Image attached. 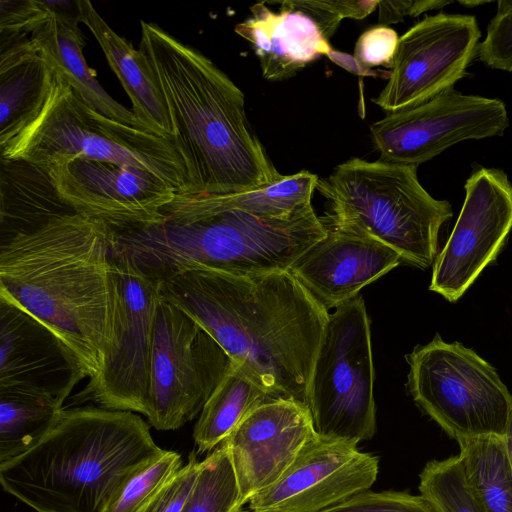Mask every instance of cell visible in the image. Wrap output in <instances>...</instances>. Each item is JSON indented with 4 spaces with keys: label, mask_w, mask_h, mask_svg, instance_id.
Listing matches in <instances>:
<instances>
[{
    "label": "cell",
    "mask_w": 512,
    "mask_h": 512,
    "mask_svg": "<svg viewBox=\"0 0 512 512\" xmlns=\"http://www.w3.org/2000/svg\"><path fill=\"white\" fill-rule=\"evenodd\" d=\"M159 293L206 330L270 399L308 408L329 312L288 270L251 276L190 270L160 282Z\"/></svg>",
    "instance_id": "obj_1"
},
{
    "label": "cell",
    "mask_w": 512,
    "mask_h": 512,
    "mask_svg": "<svg viewBox=\"0 0 512 512\" xmlns=\"http://www.w3.org/2000/svg\"><path fill=\"white\" fill-rule=\"evenodd\" d=\"M112 238L106 223L69 211L0 250V299L50 328L89 379L100 372L114 338Z\"/></svg>",
    "instance_id": "obj_2"
},
{
    "label": "cell",
    "mask_w": 512,
    "mask_h": 512,
    "mask_svg": "<svg viewBox=\"0 0 512 512\" xmlns=\"http://www.w3.org/2000/svg\"><path fill=\"white\" fill-rule=\"evenodd\" d=\"M138 50L164 100L196 195L239 194L282 177L248 121L243 92L208 57L144 21Z\"/></svg>",
    "instance_id": "obj_3"
},
{
    "label": "cell",
    "mask_w": 512,
    "mask_h": 512,
    "mask_svg": "<svg viewBox=\"0 0 512 512\" xmlns=\"http://www.w3.org/2000/svg\"><path fill=\"white\" fill-rule=\"evenodd\" d=\"M152 223L113 229L112 257L160 283L208 269L239 276L288 270L327 233L309 205L284 218L193 204L176 194Z\"/></svg>",
    "instance_id": "obj_4"
},
{
    "label": "cell",
    "mask_w": 512,
    "mask_h": 512,
    "mask_svg": "<svg viewBox=\"0 0 512 512\" xmlns=\"http://www.w3.org/2000/svg\"><path fill=\"white\" fill-rule=\"evenodd\" d=\"M163 452L134 412L63 409L34 446L0 464V483L37 512H104L123 483Z\"/></svg>",
    "instance_id": "obj_5"
},
{
    "label": "cell",
    "mask_w": 512,
    "mask_h": 512,
    "mask_svg": "<svg viewBox=\"0 0 512 512\" xmlns=\"http://www.w3.org/2000/svg\"><path fill=\"white\" fill-rule=\"evenodd\" d=\"M56 155L133 166L158 176L177 194L198 193L175 139L102 115L55 69L43 108L13 138L0 145V159L40 165Z\"/></svg>",
    "instance_id": "obj_6"
},
{
    "label": "cell",
    "mask_w": 512,
    "mask_h": 512,
    "mask_svg": "<svg viewBox=\"0 0 512 512\" xmlns=\"http://www.w3.org/2000/svg\"><path fill=\"white\" fill-rule=\"evenodd\" d=\"M316 189L331 204L329 223L358 229L421 269L434 263L439 231L453 216L448 201L423 188L414 165L353 158Z\"/></svg>",
    "instance_id": "obj_7"
},
{
    "label": "cell",
    "mask_w": 512,
    "mask_h": 512,
    "mask_svg": "<svg viewBox=\"0 0 512 512\" xmlns=\"http://www.w3.org/2000/svg\"><path fill=\"white\" fill-rule=\"evenodd\" d=\"M406 360L407 389L414 402L452 439L504 437L512 395L475 351L437 334Z\"/></svg>",
    "instance_id": "obj_8"
},
{
    "label": "cell",
    "mask_w": 512,
    "mask_h": 512,
    "mask_svg": "<svg viewBox=\"0 0 512 512\" xmlns=\"http://www.w3.org/2000/svg\"><path fill=\"white\" fill-rule=\"evenodd\" d=\"M370 319L363 298L329 313L316 354L308 408L317 435L357 445L376 431Z\"/></svg>",
    "instance_id": "obj_9"
},
{
    "label": "cell",
    "mask_w": 512,
    "mask_h": 512,
    "mask_svg": "<svg viewBox=\"0 0 512 512\" xmlns=\"http://www.w3.org/2000/svg\"><path fill=\"white\" fill-rule=\"evenodd\" d=\"M232 363L195 320L161 299L154 322L149 423L175 430L200 415Z\"/></svg>",
    "instance_id": "obj_10"
},
{
    "label": "cell",
    "mask_w": 512,
    "mask_h": 512,
    "mask_svg": "<svg viewBox=\"0 0 512 512\" xmlns=\"http://www.w3.org/2000/svg\"><path fill=\"white\" fill-rule=\"evenodd\" d=\"M112 264L117 287L112 347L100 372L76 395L75 403L92 401L104 409L147 416L159 283L124 260L112 257Z\"/></svg>",
    "instance_id": "obj_11"
},
{
    "label": "cell",
    "mask_w": 512,
    "mask_h": 512,
    "mask_svg": "<svg viewBox=\"0 0 512 512\" xmlns=\"http://www.w3.org/2000/svg\"><path fill=\"white\" fill-rule=\"evenodd\" d=\"M509 126L504 102L455 88L370 126L380 160L417 166L465 141L502 136Z\"/></svg>",
    "instance_id": "obj_12"
},
{
    "label": "cell",
    "mask_w": 512,
    "mask_h": 512,
    "mask_svg": "<svg viewBox=\"0 0 512 512\" xmlns=\"http://www.w3.org/2000/svg\"><path fill=\"white\" fill-rule=\"evenodd\" d=\"M480 37L473 15L426 16L399 38L388 81L372 101L393 113L454 88L477 56Z\"/></svg>",
    "instance_id": "obj_13"
},
{
    "label": "cell",
    "mask_w": 512,
    "mask_h": 512,
    "mask_svg": "<svg viewBox=\"0 0 512 512\" xmlns=\"http://www.w3.org/2000/svg\"><path fill=\"white\" fill-rule=\"evenodd\" d=\"M60 199L78 213L122 229L155 222L177 192L153 173L56 155L40 165Z\"/></svg>",
    "instance_id": "obj_14"
},
{
    "label": "cell",
    "mask_w": 512,
    "mask_h": 512,
    "mask_svg": "<svg viewBox=\"0 0 512 512\" xmlns=\"http://www.w3.org/2000/svg\"><path fill=\"white\" fill-rule=\"evenodd\" d=\"M464 189L460 214L433 263L429 286L449 302H456L497 258L512 230V183L504 171L480 167Z\"/></svg>",
    "instance_id": "obj_15"
},
{
    "label": "cell",
    "mask_w": 512,
    "mask_h": 512,
    "mask_svg": "<svg viewBox=\"0 0 512 512\" xmlns=\"http://www.w3.org/2000/svg\"><path fill=\"white\" fill-rule=\"evenodd\" d=\"M378 471L377 456L316 434L276 482L249 499V510L321 512L368 490Z\"/></svg>",
    "instance_id": "obj_16"
},
{
    "label": "cell",
    "mask_w": 512,
    "mask_h": 512,
    "mask_svg": "<svg viewBox=\"0 0 512 512\" xmlns=\"http://www.w3.org/2000/svg\"><path fill=\"white\" fill-rule=\"evenodd\" d=\"M315 435L309 409L295 401L269 400L250 410L222 442L242 504L276 482Z\"/></svg>",
    "instance_id": "obj_17"
},
{
    "label": "cell",
    "mask_w": 512,
    "mask_h": 512,
    "mask_svg": "<svg viewBox=\"0 0 512 512\" xmlns=\"http://www.w3.org/2000/svg\"><path fill=\"white\" fill-rule=\"evenodd\" d=\"M324 222L326 235L288 271L329 311L358 296L363 287L403 260L391 247L358 229Z\"/></svg>",
    "instance_id": "obj_18"
},
{
    "label": "cell",
    "mask_w": 512,
    "mask_h": 512,
    "mask_svg": "<svg viewBox=\"0 0 512 512\" xmlns=\"http://www.w3.org/2000/svg\"><path fill=\"white\" fill-rule=\"evenodd\" d=\"M86 377L77 357L50 328L0 299V390L42 394L64 403Z\"/></svg>",
    "instance_id": "obj_19"
},
{
    "label": "cell",
    "mask_w": 512,
    "mask_h": 512,
    "mask_svg": "<svg viewBox=\"0 0 512 512\" xmlns=\"http://www.w3.org/2000/svg\"><path fill=\"white\" fill-rule=\"evenodd\" d=\"M279 11H272L266 2L250 7L252 16L235 27L257 55L262 75L269 81L294 76L310 62L332 48L314 20L289 1H272Z\"/></svg>",
    "instance_id": "obj_20"
},
{
    "label": "cell",
    "mask_w": 512,
    "mask_h": 512,
    "mask_svg": "<svg viewBox=\"0 0 512 512\" xmlns=\"http://www.w3.org/2000/svg\"><path fill=\"white\" fill-rule=\"evenodd\" d=\"M0 35V145H3L39 114L52 87L55 69L31 36Z\"/></svg>",
    "instance_id": "obj_21"
},
{
    "label": "cell",
    "mask_w": 512,
    "mask_h": 512,
    "mask_svg": "<svg viewBox=\"0 0 512 512\" xmlns=\"http://www.w3.org/2000/svg\"><path fill=\"white\" fill-rule=\"evenodd\" d=\"M80 8L81 23L89 29L100 45L109 66L131 100L133 114L149 132L159 137L175 139L164 100L139 50L118 35L90 1L80 0Z\"/></svg>",
    "instance_id": "obj_22"
},
{
    "label": "cell",
    "mask_w": 512,
    "mask_h": 512,
    "mask_svg": "<svg viewBox=\"0 0 512 512\" xmlns=\"http://www.w3.org/2000/svg\"><path fill=\"white\" fill-rule=\"evenodd\" d=\"M30 36L89 106L112 120L148 131L132 110L114 100L98 83L84 59V39L78 23L54 16Z\"/></svg>",
    "instance_id": "obj_23"
},
{
    "label": "cell",
    "mask_w": 512,
    "mask_h": 512,
    "mask_svg": "<svg viewBox=\"0 0 512 512\" xmlns=\"http://www.w3.org/2000/svg\"><path fill=\"white\" fill-rule=\"evenodd\" d=\"M269 400L272 399L267 393L233 362L194 426L193 438L199 452L220 445L250 410Z\"/></svg>",
    "instance_id": "obj_24"
},
{
    "label": "cell",
    "mask_w": 512,
    "mask_h": 512,
    "mask_svg": "<svg viewBox=\"0 0 512 512\" xmlns=\"http://www.w3.org/2000/svg\"><path fill=\"white\" fill-rule=\"evenodd\" d=\"M467 483L485 512H512V471L504 437L457 442Z\"/></svg>",
    "instance_id": "obj_25"
},
{
    "label": "cell",
    "mask_w": 512,
    "mask_h": 512,
    "mask_svg": "<svg viewBox=\"0 0 512 512\" xmlns=\"http://www.w3.org/2000/svg\"><path fill=\"white\" fill-rule=\"evenodd\" d=\"M63 409V403L50 396L0 390V464L34 446Z\"/></svg>",
    "instance_id": "obj_26"
},
{
    "label": "cell",
    "mask_w": 512,
    "mask_h": 512,
    "mask_svg": "<svg viewBox=\"0 0 512 512\" xmlns=\"http://www.w3.org/2000/svg\"><path fill=\"white\" fill-rule=\"evenodd\" d=\"M317 175L303 170L282 175L278 180L259 188L232 195H182L189 202L210 208L239 209L267 218H284L311 205Z\"/></svg>",
    "instance_id": "obj_27"
},
{
    "label": "cell",
    "mask_w": 512,
    "mask_h": 512,
    "mask_svg": "<svg viewBox=\"0 0 512 512\" xmlns=\"http://www.w3.org/2000/svg\"><path fill=\"white\" fill-rule=\"evenodd\" d=\"M243 506L228 448L221 443L201 461L181 512H236Z\"/></svg>",
    "instance_id": "obj_28"
},
{
    "label": "cell",
    "mask_w": 512,
    "mask_h": 512,
    "mask_svg": "<svg viewBox=\"0 0 512 512\" xmlns=\"http://www.w3.org/2000/svg\"><path fill=\"white\" fill-rule=\"evenodd\" d=\"M419 491L437 512H485L471 491L459 455L426 463Z\"/></svg>",
    "instance_id": "obj_29"
},
{
    "label": "cell",
    "mask_w": 512,
    "mask_h": 512,
    "mask_svg": "<svg viewBox=\"0 0 512 512\" xmlns=\"http://www.w3.org/2000/svg\"><path fill=\"white\" fill-rule=\"evenodd\" d=\"M181 468L180 454L164 450L123 483L104 512H137Z\"/></svg>",
    "instance_id": "obj_30"
},
{
    "label": "cell",
    "mask_w": 512,
    "mask_h": 512,
    "mask_svg": "<svg viewBox=\"0 0 512 512\" xmlns=\"http://www.w3.org/2000/svg\"><path fill=\"white\" fill-rule=\"evenodd\" d=\"M477 56L492 69L512 72V0L497 1L496 13L478 45Z\"/></svg>",
    "instance_id": "obj_31"
},
{
    "label": "cell",
    "mask_w": 512,
    "mask_h": 512,
    "mask_svg": "<svg viewBox=\"0 0 512 512\" xmlns=\"http://www.w3.org/2000/svg\"><path fill=\"white\" fill-rule=\"evenodd\" d=\"M321 512H437V510L421 494L366 490Z\"/></svg>",
    "instance_id": "obj_32"
},
{
    "label": "cell",
    "mask_w": 512,
    "mask_h": 512,
    "mask_svg": "<svg viewBox=\"0 0 512 512\" xmlns=\"http://www.w3.org/2000/svg\"><path fill=\"white\" fill-rule=\"evenodd\" d=\"M289 3L310 16L329 39L343 18L362 19L374 11L379 1H303L289 0Z\"/></svg>",
    "instance_id": "obj_33"
},
{
    "label": "cell",
    "mask_w": 512,
    "mask_h": 512,
    "mask_svg": "<svg viewBox=\"0 0 512 512\" xmlns=\"http://www.w3.org/2000/svg\"><path fill=\"white\" fill-rule=\"evenodd\" d=\"M201 462L193 452L188 463L137 512H181L197 481Z\"/></svg>",
    "instance_id": "obj_34"
},
{
    "label": "cell",
    "mask_w": 512,
    "mask_h": 512,
    "mask_svg": "<svg viewBox=\"0 0 512 512\" xmlns=\"http://www.w3.org/2000/svg\"><path fill=\"white\" fill-rule=\"evenodd\" d=\"M0 6V34L27 36L54 17L45 1L1 0Z\"/></svg>",
    "instance_id": "obj_35"
},
{
    "label": "cell",
    "mask_w": 512,
    "mask_h": 512,
    "mask_svg": "<svg viewBox=\"0 0 512 512\" xmlns=\"http://www.w3.org/2000/svg\"><path fill=\"white\" fill-rule=\"evenodd\" d=\"M398 42L399 37L394 29L378 25L360 35L353 57L366 70L381 65L391 68Z\"/></svg>",
    "instance_id": "obj_36"
},
{
    "label": "cell",
    "mask_w": 512,
    "mask_h": 512,
    "mask_svg": "<svg viewBox=\"0 0 512 512\" xmlns=\"http://www.w3.org/2000/svg\"><path fill=\"white\" fill-rule=\"evenodd\" d=\"M451 0H395L379 1V22L392 24L402 22L406 16L417 17L427 11L442 9L452 4Z\"/></svg>",
    "instance_id": "obj_37"
},
{
    "label": "cell",
    "mask_w": 512,
    "mask_h": 512,
    "mask_svg": "<svg viewBox=\"0 0 512 512\" xmlns=\"http://www.w3.org/2000/svg\"><path fill=\"white\" fill-rule=\"evenodd\" d=\"M328 57L338 65L361 75H372L371 70L362 68L354 57L331 50Z\"/></svg>",
    "instance_id": "obj_38"
},
{
    "label": "cell",
    "mask_w": 512,
    "mask_h": 512,
    "mask_svg": "<svg viewBox=\"0 0 512 512\" xmlns=\"http://www.w3.org/2000/svg\"><path fill=\"white\" fill-rule=\"evenodd\" d=\"M504 441L506 445V452L509 461V465L512 471V406L510 409L509 419L506 427V432L504 435Z\"/></svg>",
    "instance_id": "obj_39"
},
{
    "label": "cell",
    "mask_w": 512,
    "mask_h": 512,
    "mask_svg": "<svg viewBox=\"0 0 512 512\" xmlns=\"http://www.w3.org/2000/svg\"><path fill=\"white\" fill-rule=\"evenodd\" d=\"M459 4L461 5H464V6H467V7H476V6H479V5H483V4H487L488 2L487 1H478V0H471V1H458Z\"/></svg>",
    "instance_id": "obj_40"
},
{
    "label": "cell",
    "mask_w": 512,
    "mask_h": 512,
    "mask_svg": "<svg viewBox=\"0 0 512 512\" xmlns=\"http://www.w3.org/2000/svg\"><path fill=\"white\" fill-rule=\"evenodd\" d=\"M236 512H252L250 510L243 509L242 507L239 508Z\"/></svg>",
    "instance_id": "obj_41"
}]
</instances>
